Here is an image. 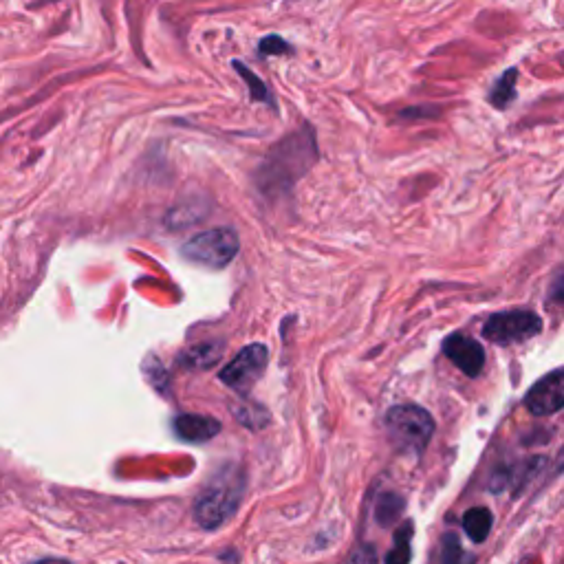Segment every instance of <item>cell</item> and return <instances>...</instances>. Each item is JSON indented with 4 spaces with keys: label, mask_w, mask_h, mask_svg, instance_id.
<instances>
[{
    "label": "cell",
    "mask_w": 564,
    "mask_h": 564,
    "mask_svg": "<svg viewBox=\"0 0 564 564\" xmlns=\"http://www.w3.org/2000/svg\"><path fill=\"white\" fill-rule=\"evenodd\" d=\"M527 408L538 417L553 415L564 408V371L542 377L538 384L531 386L525 397Z\"/></svg>",
    "instance_id": "cell-6"
},
{
    "label": "cell",
    "mask_w": 564,
    "mask_h": 564,
    "mask_svg": "<svg viewBox=\"0 0 564 564\" xmlns=\"http://www.w3.org/2000/svg\"><path fill=\"white\" fill-rule=\"evenodd\" d=\"M516 75L518 71L516 69H509L505 75H501L498 78L496 86L492 89L490 93V102L496 106V108H505L514 102V97H516Z\"/></svg>",
    "instance_id": "cell-11"
},
{
    "label": "cell",
    "mask_w": 564,
    "mask_h": 564,
    "mask_svg": "<svg viewBox=\"0 0 564 564\" xmlns=\"http://www.w3.org/2000/svg\"><path fill=\"white\" fill-rule=\"evenodd\" d=\"M243 496V476L234 468H225L201 492L194 505V520L203 529H216L227 523L236 512Z\"/></svg>",
    "instance_id": "cell-1"
},
{
    "label": "cell",
    "mask_w": 564,
    "mask_h": 564,
    "mask_svg": "<svg viewBox=\"0 0 564 564\" xmlns=\"http://www.w3.org/2000/svg\"><path fill=\"white\" fill-rule=\"evenodd\" d=\"M62 560H40V562H36V564H60ZM71 564V562H69Z\"/></svg>",
    "instance_id": "cell-19"
},
{
    "label": "cell",
    "mask_w": 564,
    "mask_h": 564,
    "mask_svg": "<svg viewBox=\"0 0 564 564\" xmlns=\"http://www.w3.org/2000/svg\"><path fill=\"white\" fill-rule=\"evenodd\" d=\"M494 525V516L487 507H472L470 512H465L463 516V529L465 534L470 536L472 542H485V538L490 536V529Z\"/></svg>",
    "instance_id": "cell-9"
},
{
    "label": "cell",
    "mask_w": 564,
    "mask_h": 564,
    "mask_svg": "<svg viewBox=\"0 0 564 564\" xmlns=\"http://www.w3.org/2000/svg\"><path fill=\"white\" fill-rule=\"evenodd\" d=\"M219 357H221L219 344H201V346H194L192 351L183 355V364L205 368V366H212L216 360H219Z\"/></svg>",
    "instance_id": "cell-12"
},
{
    "label": "cell",
    "mask_w": 564,
    "mask_h": 564,
    "mask_svg": "<svg viewBox=\"0 0 564 564\" xmlns=\"http://www.w3.org/2000/svg\"><path fill=\"white\" fill-rule=\"evenodd\" d=\"M443 353H446L448 360L468 377H479L485 366L483 346L463 333L450 335V338L443 342Z\"/></svg>",
    "instance_id": "cell-7"
},
{
    "label": "cell",
    "mask_w": 564,
    "mask_h": 564,
    "mask_svg": "<svg viewBox=\"0 0 564 564\" xmlns=\"http://www.w3.org/2000/svg\"><path fill=\"white\" fill-rule=\"evenodd\" d=\"M289 51L291 49L287 42L278 36H269L265 40H260V53H263V56H271V53L278 56V53H289Z\"/></svg>",
    "instance_id": "cell-15"
},
{
    "label": "cell",
    "mask_w": 564,
    "mask_h": 564,
    "mask_svg": "<svg viewBox=\"0 0 564 564\" xmlns=\"http://www.w3.org/2000/svg\"><path fill=\"white\" fill-rule=\"evenodd\" d=\"M551 298L556 302H562L564 305V269H560L556 278H553V285H551Z\"/></svg>",
    "instance_id": "cell-17"
},
{
    "label": "cell",
    "mask_w": 564,
    "mask_h": 564,
    "mask_svg": "<svg viewBox=\"0 0 564 564\" xmlns=\"http://www.w3.org/2000/svg\"><path fill=\"white\" fill-rule=\"evenodd\" d=\"M441 562L443 564H474V556L465 553L461 549L459 538L450 534L443 538V549H441Z\"/></svg>",
    "instance_id": "cell-13"
},
{
    "label": "cell",
    "mask_w": 564,
    "mask_h": 564,
    "mask_svg": "<svg viewBox=\"0 0 564 564\" xmlns=\"http://www.w3.org/2000/svg\"><path fill=\"white\" fill-rule=\"evenodd\" d=\"M410 540H412V523L406 520V523L397 529L393 549H390L386 556V564H410L412 558Z\"/></svg>",
    "instance_id": "cell-10"
},
{
    "label": "cell",
    "mask_w": 564,
    "mask_h": 564,
    "mask_svg": "<svg viewBox=\"0 0 564 564\" xmlns=\"http://www.w3.org/2000/svg\"><path fill=\"white\" fill-rule=\"evenodd\" d=\"M267 362H269L267 346L249 344L223 368L219 377L225 386L238 390V393H245V390L252 388L260 379V375L265 373Z\"/></svg>",
    "instance_id": "cell-5"
},
{
    "label": "cell",
    "mask_w": 564,
    "mask_h": 564,
    "mask_svg": "<svg viewBox=\"0 0 564 564\" xmlns=\"http://www.w3.org/2000/svg\"><path fill=\"white\" fill-rule=\"evenodd\" d=\"M542 331V320L534 311H503L485 322L483 335L485 340L494 344L509 346L518 342H527Z\"/></svg>",
    "instance_id": "cell-4"
},
{
    "label": "cell",
    "mask_w": 564,
    "mask_h": 564,
    "mask_svg": "<svg viewBox=\"0 0 564 564\" xmlns=\"http://www.w3.org/2000/svg\"><path fill=\"white\" fill-rule=\"evenodd\" d=\"M234 69L243 75L245 78V82H247V86L249 89H252V97L256 102H267V104H274L271 102V95H269V89L265 86V82L258 78V75H254L252 71H249L243 62H238V60H234Z\"/></svg>",
    "instance_id": "cell-14"
},
{
    "label": "cell",
    "mask_w": 564,
    "mask_h": 564,
    "mask_svg": "<svg viewBox=\"0 0 564 564\" xmlns=\"http://www.w3.org/2000/svg\"><path fill=\"white\" fill-rule=\"evenodd\" d=\"M346 564H377L375 551L371 547H360V549L353 553V556L349 558V562H346Z\"/></svg>",
    "instance_id": "cell-16"
},
{
    "label": "cell",
    "mask_w": 564,
    "mask_h": 564,
    "mask_svg": "<svg viewBox=\"0 0 564 564\" xmlns=\"http://www.w3.org/2000/svg\"><path fill=\"white\" fill-rule=\"evenodd\" d=\"M386 428L399 450L419 454L435 432V421L428 410L406 404L388 410Z\"/></svg>",
    "instance_id": "cell-2"
},
{
    "label": "cell",
    "mask_w": 564,
    "mask_h": 564,
    "mask_svg": "<svg viewBox=\"0 0 564 564\" xmlns=\"http://www.w3.org/2000/svg\"><path fill=\"white\" fill-rule=\"evenodd\" d=\"M558 468H560V470L564 468V448H562V452H560V457H558Z\"/></svg>",
    "instance_id": "cell-18"
},
{
    "label": "cell",
    "mask_w": 564,
    "mask_h": 564,
    "mask_svg": "<svg viewBox=\"0 0 564 564\" xmlns=\"http://www.w3.org/2000/svg\"><path fill=\"white\" fill-rule=\"evenodd\" d=\"M241 241L230 227H214V230L192 236L181 245L183 258L208 269H223L236 258Z\"/></svg>",
    "instance_id": "cell-3"
},
{
    "label": "cell",
    "mask_w": 564,
    "mask_h": 564,
    "mask_svg": "<svg viewBox=\"0 0 564 564\" xmlns=\"http://www.w3.org/2000/svg\"><path fill=\"white\" fill-rule=\"evenodd\" d=\"M177 437L190 443L210 441L221 432V423L205 415H179L175 419Z\"/></svg>",
    "instance_id": "cell-8"
}]
</instances>
